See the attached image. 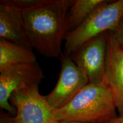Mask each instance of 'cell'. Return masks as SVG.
<instances>
[{
	"label": "cell",
	"instance_id": "12",
	"mask_svg": "<svg viewBox=\"0 0 123 123\" xmlns=\"http://www.w3.org/2000/svg\"><path fill=\"white\" fill-rule=\"evenodd\" d=\"M41 0H8L9 2L14 6L24 10L36 5Z\"/></svg>",
	"mask_w": 123,
	"mask_h": 123
},
{
	"label": "cell",
	"instance_id": "5",
	"mask_svg": "<svg viewBox=\"0 0 123 123\" xmlns=\"http://www.w3.org/2000/svg\"><path fill=\"white\" fill-rule=\"evenodd\" d=\"M44 78L37 62L16 64L0 70V107L9 114L15 115V108L10 102L14 92L33 86H39Z\"/></svg>",
	"mask_w": 123,
	"mask_h": 123
},
{
	"label": "cell",
	"instance_id": "4",
	"mask_svg": "<svg viewBox=\"0 0 123 123\" xmlns=\"http://www.w3.org/2000/svg\"><path fill=\"white\" fill-rule=\"evenodd\" d=\"M10 102L15 109L14 123H59L56 111L39 93V86L14 92Z\"/></svg>",
	"mask_w": 123,
	"mask_h": 123
},
{
	"label": "cell",
	"instance_id": "6",
	"mask_svg": "<svg viewBox=\"0 0 123 123\" xmlns=\"http://www.w3.org/2000/svg\"><path fill=\"white\" fill-rule=\"evenodd\" d=\"M61 70L55 87L45 98L56 110L68 104L80 91L90 83L85 73L74 62L70 56H60Z\"/></svg>",
	"mask_w": 123,
	"mask_h": 123
},
{
	"label": "cell",
	"instance_id": "10",
	"mask_svg": "<svg viewBox=\"0 0 123 123\" xmlns=\"http://www.w3.org/2000/svg\"><path fill=\"white\" fill-rule=\"evenodd\" d=\"M36 63V56L32 49L0 38V70L16 64Z\"/></svg>",
	"mask_w": 123,
	"mask_h": 123
},
{
	"label": "cell",
	"instance_id": "9",
	"mask_svg": "<svg viewBox=\"0 0 123 123\" xmlns=\"http://www.w3.org/2000/svg\"><path fill=\"white\" fill-rule=\"evenodd\" d=\"M0 38L33 49L27 36L22 10L10 4L8 0L0 1Z\"/></svg>",
	"mask_w": 123,
	"mask_h": 123
},
{
	"label": "cell",
	"instance_id": "8",
	"mask_svg": "<svg viewBox=\"0 0 123 123\" xmlns=\"http://www.w3.org/2000/svg\"><path fill=\"white\" fill-rule=\"evenodd\" d=\"M103 83L108 88L120 115H123V43L108 32L107 63Z\"/></svg>",
	"mask_w": 123,
	"mask_h": 123
},
{
	"label": "cell",
	"instance_id": "14",
	"mask_svg": "<svg viewBox=\"0 0 123 123\" xmlns=\"http://www.w3.org/2000/svg\"><path fill=\"white\" fill-rule=\"evenodd\" d=\"M0 123H14V117L8 113L1 112L0 115Z\"/></svg>",
	"mask_w": 123,
	"mask_h": 123
},
{
	"label": "cell",
	"instance_id": "7",
	"mask_svg": "<svg viewBox=\"0 0 123 123\" xmlns=\"http://www.w3.org/2000/svg\"><path fill=\"white\" fill-rule=\"evenodd\" d=\"M107 31L83 44L70 57L87 75L90 83H102L106 68L108 41Z\"/></svg>",
	"mask_w": 123,
	"mask_h": 123
},
{
	"label": "cell",
	"instance_id": "11",
	"mask_svg": "<svg viewBox=\"0 0 123 123\" xmlns=\"http://www.w3.org/2000/svg\"><path fill=\"white\" fill-rule=\"evenodd\" d=\"M104 0H74L68 15V33L74 30L83 22Z\"/></svg>",
	"mask_w": 123,
	"mask_h": 123
},
{
	"label": "cell",
	"instance_id": "13",
	"mask_svg": "<svg viewBox=\"0 0 123 123\" xmlns=\"http://www.w3.org/2000/svg\"><path fill=\"white\" fill-rule=\"evenodd\" d=\"M120 42L123 43V14L114 30L111 31Z\"/></svg>",
	"mask_w": 123,
	"mask_h": 123
},
{
	"label": "cell",
	"instance_id": "15",
	"mask_svg": "<svg viewBox=\"0 0 123 123\" xmlns=\"http://www.w3.org/2000/svg\"><path fill=\"white\" fill-rule=\"evenodd\" d=\"M103 123H123V115H119L113 119L105 121Z\"/></svg>",
	"mask_w": 123,
	"mask_h": 123
},
{
	"label": "cell",
	"instance_id": "2",
	"mask_svg": "<svg viewBox=\"0 0 123 123\" xmlns=\"http://www.w3.org/2000/svg\"><path fill=\"white\" fill-rule=\"evenodd\" d=\"M116 107L103 83H89L68 104L56 110L59 121L103 123L116 117Z\"/></svg>",
	"mask_w": 123,
	"mask_h": 123
},
{
	"label": "cell",
	"instance_id": "3",
	"mask_svg": "<svg viewBox=\"0 0 123 123\" xmlns=\"http://www.w3.org/2000/svg\"><path fill=\"white\" fill-rule=\"evenodd\" d=\"M123 14V0H104L79 27L67 34L63 53L70 56L92 38L113 31Z\"/></svg>",
	"mask_w": 123,
	"mask_h": 123
},
{
	"label": "cell",
	"instance_id": "1",
	"mask_svg": "<svg viewBox=\"0 0 123 123\" xmlns=\"http://www.w3.org/2000/svg\"><path fill=\"white\" fill-rule=\"evenodd\" d=\"M74 0H41L22 10L26 31L33 48L47 58L62 55L68 33V15Z\"/></svg>",
	"mask_w": 123,
	"mask_h": 123
},
{
	"label": "cell",
	"instance_id": "16",
	"mask_svg": "<svg viewBox=\"0 0 123 123\" xmlns=\"http://www.w3.org/2000/svg\"><path fill=\"white\" fill-rule=\"evenodd\" d=\"M59 123H83L80 122H76V121H67V120H61L59 121Z\"/></svg>",
	"mask_w": 123,
	"mask_h": 123
}]
</instances>
